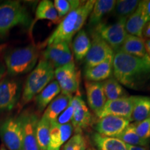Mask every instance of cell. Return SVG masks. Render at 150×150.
<instances>
[{"label":"cell","mask_w":150,"mask_h":150,"mask_svg":"<svg viewBox=\"0 0 150 150\" xmlns=\"http://www.w3.org/2000/svg\"><path fill=\"white\" fill-rule=\"evenodd\" d=\"M112 74L121 85L130 89L139 90L150 80V60L118 50L114 52Z\"/></svg>","instance_id":"obj_1"},{"label":"cell","mask_w":150,"mask_h":150,"mask_svg":"<svg viewBox=\"0 0 150 150\" xmlns=\"http://www.w3.org/2000/svg\"><path fill=\"white\" fill-rule=\"evenodd\" d=\"M38 57V47L34 44L10 50L4 56L6 72L16 76L31 72L36 66Z\"/></svg>","instance_id":"obj_2"},{"label":"cell","mask_w":150,"mask_h":150,"mask_svg":"<svg viewBox=\"0 0 150 150\" xmlns=\"http://www.w3.org/2000/svg\"><path fill=\"white\" fill-rule=\"evenodd\" d=\"M54 78V68L52 65L45 60H40L24 83L20 102L22 106L32 101Z\"/></svg>","instance_id":"obj_3"},{"label":"cell","mask_w":150,"mask_h":150,"mask_svg":"<svg viewBox=\"0 0 150 150\" xmlns=\"http://www.w3.org/2000/svg\"><path fill=\"white\" fill-rule=\"evenodd\" d=\"M31 21L29 12L20 1H6L0 4V38L18 26L28 27Z\"/></svg>","instance_id":"obj_4"},{"label":"cell","mask_w":150,"mask_h":150,"mask_svg":"<svg viewBox=\"0 0 150 150\" xmlns=\"http://www.w3.org/2000/svg\"><path fill=\"white\" fill-rule=\"evenodd\" d=\"M127 18H118L115 23L106 24L101 22L92 29L109 45L114 52L120 50L126 38V21Z\"/></svg>","instance_id":"obj_5"},{"label":"cell","mask_w":150,"mask_h":150,"mask_svg":"<svg viewBox=\"0 0 150 150\" xmlns=\"http://www.w3.org/2000/svg\"><path fill=\"white\" fill-rule=\"evenodd\" d=\"M0 138L8 150H24L20 115L7 118L0 126Z\"/></svg>","instance_id":"obj_6"},{"label":"cell","mask_w":150,"mask_h":150,"mask_svg":"<svg viewBox=\"0 0 150 150\" xmlns=\"http://www.w3.org/2000/svg\"><path fill=\"white\" fill-rule=\"evenodd\" d=\"M54 76L61 88V93L73 96L79 92V72L74 61L54 70Z\"/></svg>","instance_id":"obj_7"},{"label":"cell","mask_w":150,"mask_h":150,"mask_svg":"<svg viewBox=\"0 0 150 150\" xmlns=\"http://www.w3.org/2000/svg\"><path fill=\"white\" fill-rule=\"evenodd\" d=\"M21 96V85L18 80L4 77L0 81V112L12 110Z\"/></svg>","instance_id":"obj_8"},{"label":"cell","mask_w":150,"mask_h":150,"mask_svg":"<svg viewBox=\"0 0 150 150\" xmlns=\"http://www.w3.org/2000/svg\"><path fill=\"white\" fill-rule=\"evenodd\" d=\"M79 7L67 14L63 18V20H61L56 29L44 42L45 46L60 42H65L70 45L72 41V38L75 35V26L79 12Z\"/></svg>","instance_id":"obj_9"},{"label":"cell","mask_w":150,"mask_h":150,"mask_svg":"<svg viewBox=\"0 0 150 150\" xmlns=\"http://www.w3.org/2000/svg\"><path fill=\"white\" fill-rule=\"evenodd\" d=\"M113 55L114 52L112 48L96 33L91 31V45L84 59V68L95 66Z\"/></svg>","instance_id":"obj_10"},{"label":"cell","mask_w":150,"mask_h":150,"mask_svg":"<svg viewBox=\"0 0 150 150\" xmlns=\"http://www.w3.org/2000/svg\"><path fill=\"white\" fill-rule=\"evenodd\" d=\"M71 103L74 108V114L71 120L73 131L75 134H83V130L93 124V116L83 97L79 93L72 97Z\"/></svg>","instance_id":"obj_11"},{"label":"cell","mask_w":150,"mask_h":150,"mask_svg":"<svg viewBox=\"0 0 150 150\" xmlns=\"http://www.w3.org/2000/svg\"><path fill=\"white\" fill-rule=\"evenodd\" d=\"M42 56V59L50 63L54 70L74 61L70 45L65 42L52 43L46 46Z\"/></svg>","instance_id":"obj_12"},{"label":"cell","mask_w":150,"mask_h":150,"mask_svg":"<svg viewBox=\"0 0 150 150\" xmlns=\"http://www.w3.org/2000/svg\"><path fill=\"white\" fill-rule=\"evenodd\" d=\"M134 97L135 96H129L115 100H107L103 108L95 115L98 119L112 115L130 120L134 107Z\"/></svg>","instance_id":"obj_13"},{"label":"cell","mask_w":150,"mask_h":150,"mask_svg":"<svg viewBox=\"0 0 150 150\" xmlns=\"http://www.w3.org/2000/svg\"><path fill=\"white\" fill-rule=\"evenodd\" d=\"M129 124L130 122L125 118L109 115L98 119L94 124V128L102 136L117 138Z\"/></svg>","instance_id":"obj_14"},{"label":"cell","mask_w":150,"mask_h":150,"mask_svg":"<svg viewBox=\"0 0 150 150\" xmlns=\"http://www.w3.org/2000/svg\"><path fill=\"white\" fill-rule=\"evenodd\" d=\"M23 130L24 150H40L36 140V127L39 118L36 114L24 111L20 114Z\"/></svg>","instance_id":"obj_15"},{"label":"cell","mask_w":150,"mask_h":150,"mask_svg":"<svg viewBox=\"0 0 150 150\" xmlns=\"http://www.w3.org/2000/svg\"><path fill=\"white\" fill-rule=\"evenodd\" d=\"M73 131L71 123L65 125H59L56 122L51 123L47 150H61V148L71 138Z\"/></svg>","instance_id":"obj_16"},{"label":"cell","mask_w":150,"mask_h":150,"mask_svg":"<svg viewBox=\"0 0 150 150\" xmlns=\"http://www.w3.org/2000/svg\"><path fill=\"white\" fill-rule=\"evenodd\" d=\"M87 102L91 109L96 114L103 108L107 99L102 82L87 81L85 83Z\"/></svg>","instance_id":"obj_17"},{"label":"cell","mask_w":150,"mask_h":150,"mask_svg":"<svg viewBox=\"0 0 150 150\" xmlns=\"http://www.w3.org/2000/svg\"><path fill=\"white\" fill-rule=\"evenodd\" d=\"M147 23L145 14V0L140 1L138 8L126 21V31L128 34L142 38V31Z\"/></svg>","instance_id":"obj_18"},{"label":"cell","mask_w":150,"mask_h":150,"mask_svg":"<svg viewBox=\"0 0 150 150\" xmlns=\"http://www.w3.org/2000/svg\"><path fill=\"white\" fill-rule=\"evenodd\" d=\"M113 56L95 66L84 68V77L87 81L100 82L112 77Z\"/></svg>","instance_id":"obj_19"},{"label":"cell","mask_w":150,"mask_h":150,"mask_svg":"<svg viewBox=\"0 0 150 150\" xmlns=\"http://www.w3.org/2000/svg\"><path fill=\"white\" fill-rule=\"evenodd\" d=\"M73 96L61 93L53 99L45 110L42 116L50 123L55 122L59 116L69 106Z\"/></svg>","instance_id":"obj_20"},{"label":"cell","mask_w":150,"mask_h":150,"mask_svg":"<svg viewBox=\"0 0 150 150\" xmlns=\"http://www.w3.org/2000/svg\"><path fill=\"white\" fill-rule=\"evenodd\" d=\"M115 0H97L95 1L93 8L88 18V25L93 29L102 22L105 16L111 13L115 8Z\"/></svg>","instance_id":"obj_21"},{"label":"cell","mask_w":150,"mask_h":150,"mask_svg":"<svg viewBox=\"0 0 150 150\" xmlns=\"http://www.w3.org/2000/svg\"><path fill=\"white\" fill-rule=\"evenodd\" d=\"M61 88L56 80H53L36 95L34 99L35 106L39 112H43L48 105L61 93Z\"/></svg>","instance_id":"obj_22"},{"label":"cell","mask_w":150,"mask_h":150,"mask_svg":"<svg viewBox=\"0 0 150 150\" xmlns=\"http://www.w3.org/2000/svg\"><path fill=\"white\" fill-rule=\"evenodd\" d=\"M120 51L142 59H149L146 53L143 38L127 34Z\"/></svg>","instance_id":"obj_23"},{"label":"cell","mask_w":150,"mask_h":150,"mask_svg":"<svg viewBox=\"0 0 150 150\" xmlns=\"http://www.w3.org/2000/svg\"><path fill=\"white\" fill-rule=\"evenodd\" d=\"M91 45V40L85 30L81 29L75 35L72 40V49L76 61L81 62L85 59Z\"/></svg>","instance_id":"obj_24"},{"label":"cell","mask_w":150,"mask_h":150,"mask_svg":"<svg viewBox=\"0 0 150 150\" xmlns=\"http://www.w3.org/2000/svg\"><path fill=\"white\" fill-rule=\"evenodd\" d=\"M40 20H47L54 24L61 22V18L59 17L54 3L50 0H42L38 4L35 11V20L31 23V30L36 21Z\"/></svg>","instance_id":"obj_25"},{"label":"cell","mask_w":150,"mask_h":150,"mask_svg":"<svg viewBox=\"0 0 150 150\" xmlns=\"http://www.w3.org/2000/svg\"><path fill=\"white\" fill-rule=\"evenodd\" d=\"M150 117V97L135 96L131 122H140Z\"/></svg>","instance_id":"obj_26"},{"label":"cell","mask_w":150,"mask_h":150,"mask_svg":"<svg viewBox=\"0 0 150 150\" xmlns=\"http://www.w3.org/2000/svg\"><path fill=\"white\" fill-rule=\"evenodd\" d=\"M92 139L97 150H127V144L119 138L104 136L95 133Z\"/></svg>","instance_id":"obj_27"},{"label":"cell","mask_w":150,"mask_h":150,"mask_svg":"<svg viewBox=\"0 0 150 150\" xmlns=\"http://www.w3.org/2000/svg\"><path fill=\"white\" fill-rule=\"evenodd\" d=\"M103 89L107 100H115L129 97L127 91L114 77H110L102 82Z\"/></svg>","instance_id":"obj_28"},{"label":"cell","mask_w":150,"mask_h":150,"mask_svg":"<svg viewBox=\"0 0 150 150\" xmlns=\"http://www.w3.org/2000/svg\"><path fill=\"white\" fill-rule=\"evenodd\" d=\"M50 128L51 123L42 116L36 127V140L40 150H47L50 142Z\"/></svg>","instance_id":"obj_29"},{"label":"cell","mask_w":150,"mask_h":150,"mask_svg":"<svg viewBox=\"0 0 150 150\" xmlns=\"http://www.w3.org/2000/svg\"><path fill=\"white\" fill-rule=\"evenodd\" d=\"M138 0H118L116 1L114 14L118 18H128L138 8Z\"/></svg>","instance_id":"obj_30"},{"label":"cell","mask_w":150,"mask_h":150,"mask_svg":"<svg viewBox=\"0 0 150 150\" xmlns=\"http://www.w3.org/2000/svg\"><path fill=\"white\" fill-rule=\"evenodd\" d=\"M117 138H119L127 145L148 147L149 144V142L142 140L140 138L135 130L133 123L129 124V126L123 131V132L118 136Z\"/></svg>","instance_id":"obj_31"},{"label":"cell","mask_w":150,"mask_h":150,"mask_svg":"<svg viewBox=\"0 0 150 150\" xmlns=\"http://www.w3.org/2000/svg\"><path fill=\"white\" fill-rule=\"evenodd\" d=\"M83 1L80 0H55L53 3L59 17L61 19L77 8Z\"/></svg>","instance_id":"obj_32"},{"label":"cell","mask_w":150,"mask_h":150,"mask_svg":"<svg viewBox=\"0 0 150 150\" xmlns=\"http://www.w3.org/2000/svg\"><path fill=\"white\" fill-rule=\"evenodd\" d=\"M95 2V0H89V1H83L82 4L79 7V12L77 21H76V26H75V35L82 29V27H83L86 20L88 19L90 14H91V11L93 8Z\"/></svg>","instance_id":"obj_33"},{"label":"cell","mask_w":150,"mask_h":150,"mask_svg":"<svg viewBox=\"0 0 150 150\" xmlns=\"http://www.w3.org/2000/svg\"><path fill=\"white\" fill-rule=\"evenodd\" d=\"M88 142L83 134H75L64 144L61 150H87Z\"/></svg>","instance_id":"obj_34"},{"label":"cell","mask_w":150,"mask_h":150,"mask_svg":"<svg viewBox=\"0 0 150 150\" xmlns=\"http://www.w3.org/2000/svg\"><path fill=\"white\" fill-rule=\"evenodd\" d=\"M135 130L142 140L150 141V117L140 122L133 123Z\"/></svg>","instance_id":"obj_35"},{"label":"cell","mask_w":150,"mask_h":150,"mask_svg":"<svg viewBox=\"0 0 150 150\" xmlns=\"http://www.w3.org/2000/svg\"><path fill=\"white\" fill-rule=\"evenodd\" d=\"M73 114H74V108H73L72 103L70 102L69 106L59 116L56 122L59 124V125H65V124L71 123Z\"/></svg>","instance_id":"obj_36"},{"label":"cell","mask_w":150,"mask_h":150,"mask_svg":"<svg viewBox=\"0 0 150 150\" xmlns=\"http://www.w3.org/2000/svg\"><path fill=\"white\" fill-rule=\"evenodd\" d=\"M145 37V39H150V22H147L144 27L142 31V38Z\"/></svg>","instance_id":"obj_37"},{"label":"cell","mask_w":150,"mask_h":150,"mask_svg":"<svg viewBox=\"0 0 150 150\" xmlns=\"http://www.w3.org/2000/svg\"><path fill=\"white\" fill-rule=\"evenodd\" d=\"M145 14L147 22H150V0H145Z\"/></svg>","instance_id":"obj_38"},{"label":"cell","mask_w":150,"mask_h":150,"mask_svg":"<svg viewBox=\"0 0 150 150\" xmlns=\"http://www.w3.org/2000/svg\"><path fill=\"white\" fill-rule=\"evenodd\" d=\"M127 150H149L147 147H142V146H135L127 145Z\"/></svg>","instance_id":"obj_39"},{"label":"cell","mask_w":150,"mask_h":150,"mask_svg":"<svg viewBox=\"0 0 150 150\" xmlns=\"http://www.w3.org/2000/svg\"><path fill=\"white\" fill-rule=\"evenodd\" d=\"M144 42H145V47L146 50V53L150 60V39L144 38Z\"/></svg>","instance_id":"obj_40"},{"label":"cell","mask_w":150,"mask_h":150,"mask_svg":"<svg viewBox=\"0 0 150 150\" xmlns=\"http://www.w3.org/2000/svg\"><path fill=\"white\" fill-rule=\"evenodd\" d=\"M6 67H5V65L1 64V63H0V81H1L2 79L4 78V75L6 74Z\"/></svg>","instance_id":"obj_41"},{"label":"cell","mask_w":150,"mask_h":150,"mask_svg":"<svg viewBox=\"0 0 150 150\" xmlns=\"http://www.w3.org/2000/svg\"><path fill=\"white\" fill-rule=\"evenodd\" d=\"M6 45L5 44H2V45H0V52H1L3 51L6 48Z\"/></svg>","instance_id":"obj_42"},{"label":"cell","mask_w":150,"mask_h":150,"mask_svg":"<svg viewBox=\"0 0 150 150\" xmlns=\"http://www.w3.org/2000/svg\"><path fill=\"white\" fill-rule=\"evenodd\" d=\"M87 150H95V149H93V148H92V147H88Z\"/></svg>","instance_id":"obj_43"},{"label":"cell","mask_w":150,"mask_h":150,"mask_svg":"<svg viewBox=\"0 0 150 150\" xmlns=\"http://www.w3.org/2000/svg\"><path fill=\"white\" fill-rule=\"evenodd\" d=\"M0 150H7V149H5L4 147H2V148H1V149H0Z\"/></svg>","instance_id":"obj_44"}]
</instances>
